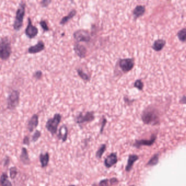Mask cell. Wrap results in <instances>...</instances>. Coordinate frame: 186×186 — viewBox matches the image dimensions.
Segmentation results:
<instances>
[{"instance_id":"1","label":"cell","mask_w":186,"mask_h":186,"mask_svg":"<svg viewBox=\"0 0 186 186\" xmlns=\"http://www.w3.org/2000/svg\"><path fill=\"white\" fill-rule=\"evenodd\" d=\"M142 119L145 124L156 125L159 122V112L155 107L150 105L144 110Z\"/></svg>"},{"instance_id":"2","label":"cell","mask_w":186,"mask_h":186,"mask_svg":"<svg viewBox=\"0 0 186 186\" xmlns=\"http://www.w3.org/2000/svg\"><path fill=\"white\" fill-rule=\"evenodd\" d=\"M26 12V3L24 1H21L16 12L15 19L13 23V28L16 31H19L23 26L24 19Z\"/></svg>"},{"instance_id":"3","label":"cell","mask_w":186,"mask_h":186,"mask_svg":"<svg viewBox=\"0 0 186 186\" xmlns=\"http://www.w3.org/2000/svg\"><path fill=\"white\" fill-rule=\"evenodd\" d=\"M12 47L9 38L4 36L1 38L0 42V57L2 61H7L12 54Z\"/></svg>"},{"instance_id":"4","label":"cell","mask_w":186,"mask_h":186,"mask_svg":"<svg viewBox=\"0 0 186 186\" xmlns=\"http://www.w3.org/2000/svg\"><path fill=\"white\" fill-rule=\"evenodd\" d=\"M62 119V116L59 113L54 115L53 118L47 120L45 127L47 131L51 133L52 135H54L57 133V128Z\"/></svg>"},{"instance_id":"5","label":"cell","mask_w":186,"mask_h":186,"mask_svg":"<svg viewBox=\"0 0 186 186\" xmlns=\"http://www.w3.org/2000/svg\"><path fill=\"white\" fill-rule=\"evenodd\" d=\"M20 102V92L17 89H13L7 98V106L9 110L15 109Z\"/></svg>"},{"instance_id":"6","label":"cell","mask_w":186,"mask_h":186,"mask_svg":"<svg viewBox=\"0 0 186 186\" xmlns=\"http://www.w3.org/2000/svg\"><path fill=\"white\" fill-rule=\"evenodd\" d=\"M77 43L89 42L91 40V36L88 30L79 29L75 31L73 35Z\"/></svg>"},{"instance_id":"7","label":"cell","mask_w":186,"mask_h":186,"mask_svg":"<svg viewBox=\"0 0 186 186\" xmlns=\"http://www.w3.org/2000/svg\"><path fill=\"white\" fill-rule=\"evenodd\" d=\"M117 63L122 72L123 73H127L133 68L135 62L134 59L127 58L120 59Z\"/></svg>"},{"instance_id":"8","label":"cell","mask_w":186,"mask_h":186,"mask_svg":"<svg viewBox=\"0 0 186 186\" xmlns=\"http://www.w3.org/2000/svg\"><path fill=\"white\" fill-rule=\"evenodd\" d=\"M94 119L95 116L94 112H87L85 114H83L82 112H80L75 117V121L77 123L80 124L86 122L93 121Z\"/></svg>"},{"instance_id":"9","label":"cell","mask_w":186,"mask_h":186,"mask_svg":"<svg viewBox=\"0 0 186 186\" xmlns=\"http://www.w3.org/2000/svg\"><path fill=\"white\" fill-rule=\"evenodd\" d=\"M28 24L25 30V34L28 38L33 39L36 37L38 34V28L33 25L31 19L28 17Z\"/></svg>"},{"instance_id":"10","label":"cell","mask_w":186,"mask_h":186,"mask_svg":"<svg viewBox=\"0 0 186 186\" xmlns=\"http://www.w3.org/2000/svg\"><path fill=\"white\" fill-rule=\"evenodd\" d=\"M73 49L76 55L80 59H84L86 56L87 50L84 45L81 44L79 43H75Z\"/></svg>"},{"instance_id":"11","label":"cell","mask_w":186,"mask_h":186,"mask_svg":"<svg viewBox=\"0 0 186 186\" xmlns=\"http://www.w3.org/2000/svg\"><path fill=\"white\" fill-rule=\"evenodd\" d=\"M45 48V43L43 40H40L37 44L31 46L28 48V52L30 54H36L43 51Z\"/></svg>"},{"instance_id":"12","label":"cell","mask_w":186,"mask_h":186,"mask_svg":"<svg viewBox=\"0 0 186 186\" xmlns=\"http://www.w3.org/2000/svg\"><path fill=\"white\" fill-rule=\"evenodd\" d=\"M156 139V137L153 135L152 136L151 138L149 140H146V139H142L140 140H137L135 142L134 144V146L136 147L137 148H139L140 147L142 146H151L152 145L154 144Z\"/></svg>"},{"instance_id":"13","label":"cell","mask_w":186,"mask_h":186,"mask_svg":"<svg viewBox=\"0 0 186 186\" xmlns=\"http://www.w3.org/2000/svg\"><path fill=\"white\" fill-rule=\"evenodd\" d=\"M118 161L116 154L112 153L109 154L104 161V165L107 168H110L116 164Z\"/></svg>"},{"instance_id":"14","label":"cell","mask_w":186,"mask_h":186,"mask_svg":"<svg viewBox=\"0 0 186 186\" xmlns=\"http://www.w3.org/2000/svg\"><path fill=\"white\" fill-rule=\"evenodd\" d=\"M39 124V117L37 114L33 115L28 122V129L30 132H32Z\"/></svg>"},{"instance_id":"15","label":"cell","mask_w":186,"mask_h":186,"mask_svg":"<svg viewBox=\"0 0 186 186\" xmlns=\"http://www.w3.org/2000/svg\"><path fill=\"white\" fill-rule=\"evenodd\" d=\"M138 159H139V156H137V154L129 155L128 161H127V164L126 166V171L127 172L131 171L133 168L134 163L138 161Z\"/></svg>"},{"instance_id":"16","label":"cell","mask_w":186,"mask_h":186,"mask_svg":"<svg viewBox=\"0 0 186 186\" xmlns=\"http://www.w3.org/2000/svg\"><path fill=\"white\" fill-rule=\"evenodd\" d=\"M77 11L75 9H73L72 10L70 11V13L68 14V15L62 17V19L60 20V25H65L67 22H68L70 20L72 19L77 15Z\"/></svg>"},{"instance_id":"17","label":"cell","mask_w":186,"mask_h":186,"mask_svg":"<svg viewBox=\"0 0 186 186\" xmlns=\"http://www.w3.org/2000/svg\"><path fill=\"white\" fill-rule=\"evenodd\" d=\"M166 44V41L163 39H159L154 41L152 46V49L156 51H159L163 49Z\"/></svg>"},{"instance_id":"18","label":"cell","mask_w":186,"mask_h":186,"mask_svg":"<svg viewBox=\"0 0 186 186\" xmlns=\"http://www.w3.org/2000/svg\"><path fill=\"white\" fill-rule=\"evenodd\" d=\"M67 135H68V129L67 126L63 124L60 127L57 137L59 139L62 140V142H65L67 140Z\"/></svg>"},{"instance_id":"19","label":"cell","mask_w":186,"mask_h":186,"mask_svg":"<svg viewBox=\"0 0 186 186\" xmlns=\"http://www.w3.org/2000/svg\"><path fill=\"white\" fill-rule=\"evenodd\" d=\"M145 12V7L144 6H137V7L134 8V10H133V15L134 16V19H137L140 17H142V15H144Z\"/></svg>"},{"instance_id":"20","label":"cell","mask_w":186,"mask_h":186,"mask_svg":"<svg viewBox=\"0 0 186 186\" xmlns=\"http://www.w3.org/2000/svg\"><path fill=\"white\" fill-rule=\"evenodd\" d=\"M20 158L21 161H22L24 164H27V165L30 164V160L28 157V150L25 147H23L22 149V151Z\"/></svg>"},{"instance_id":"21","label":"cell","mask_w":186,"mask_h":186,"mask_svg":"<svg viewBox=\"0 0 186 186\" xmlns=\"http://www.w3.org/2000/svg\"><path fill=\"white\" fill-rule=\"evenodd\" d=\"M40 161L42 168L47 167L49 161V153L46 152L45 154H41L40 156Z\"/></svg>"},{"instance_id":"22","label":"cell","mask_w":186,"mask_h":186,"mask_svg":"<svg viewBox=\"0 0 186 186\" xmlns=\"http://www.w3.org/2000/svg\"><path fill=\"white\" fill-rule=\"evenodd\" d=\"M77 74L78 76L82 78L85 82H89L90 80V77L89 75L86 73L82 68H77Z\"/></svg>"},{"instance_id":"23","label":"cell","mask_w":186,"mask_h":186,"mask_svg":"<svg viewBox=\"0 0 186 186\" xmlns=\"http://www.w3.org/2000/svg\"><path fill=\"white\" fill-rule=\"evenodd\" d=\"M177 36L180 41L182 42H186V28H184L180 30L177 33Z\"/></svg>"},{"instance_id":"24","label":"cell","mask_w":186,"mask_h":186,"mask_svg":"<svg viewBox=\"0 0 186 186\" xmlns=\"http://www.w3.org/2000/svg\"><path fill=\"white\" fill-rule=\"evenodd\" d=\"M1 182L2 186H12L9 180L8 179V175L6 173H3L1 176Z\"/></svg>"},{"instance_id":"25","label":"cell","mask_w":186,"mask_h":186,"mask_svg":"<svg viewBox=\"0 0 186 186\" xmlns=\"http://www.w3.org/2000/svg\"><path fill=\"white\" fill-rule=\"evenodd\" d=\"M159 162V155L158 154H154L151 158L149 160L148 163H147V166H153L156 165Z\"/></svg>"},{"instance_id":"26","label":"cell","mask_w":186,"mask_h":186,"mask_svg":"<svg viewBox=\"0 0 186 186\" xmlns=\"http://www.w3.org/2000/svg\"><path fill=\"white\" fill-rule=\"evenodd\" d=\"M106 148H107V146H106L105 144H103V145H102L101 146V147H99V149L98 150V151L96 152V156L97 158L101 159L102 158L103 154L104 152L106 150Z\"/></svg>"},{"instance_id":"27","label":"cell","mask_w":186,"mask_h":186,"mask_svg":"<svg viewBox=\"0 0 186 186\" xmlns=\"http://www.w3.org/2000/svg\"><path fill=\"white\" fill-rule=\"evenodd\" d=\"M39 24H40V26H41V28H42L44 32L50 31V28L48 26V25H47V22L46 21V20H41L39 22Z\"/></svg>"},{"instance_id":"28","label":"cell","mask_w":186,"mask_h":186,"mask_svg":"<svg viewBox=\"0 0 186 186\" xmlns=\"http://www.w3.org/2000/svg\"><path fill=\"white\" fill-rule=\"evenodd\" d=\"M32 77L35 79L40 80L43 78V72L40 70H38L33 73Z\"/></svg>"},{"instance_id":"29","label":"cell","mask_w":186,"mask_h":186,"mask_svg":"<svg viewBox=\"0 0 186 186\" xmlns=\"http://www.w3.org/2000/svg\"><path fill=\"white\" fill-rule=\"evenodd\" d=\"M144 86V83L141 80H137L135 81V82H134V87H136L140 91H142L143 89Z\"/></svg>"},{"instance_id":"30","label":"cell","mask_w":186,"mask_h":186,"mask_svg":"<svg viewBox=\"0 0 186 186\" xmlns=\"http://www.w3.org/2000/svg\"><path fill=\"white\" fill-rule=\"evenodd\" d=\"M10 177L12 179H14L17 176V169L15 167H12L9 170Z\"/></svg>"},{"instance_id":"31","label":"cell","mask_w":186,"mask_h":186,"mask_svg":"<svg viewBox=\"0 0 186 186\" xmlns=\"http://www.w3.org/2000/svg\"><path fill=\"white\" fill-rule=\"evenodd\" d=\"M41 136V132L39 131H36L35 133L33 134L32 137V141L33 142H36L37 141L40 137Z\"/></svg>"},{"instance_id":"32","label":"cell","mask_w":186,"mask_h":186,"mask_svg":"<svg viewBox=\"0 0 186 186\" xmlns=\"http://www.w3.org/2000/svg\"><path fill=\"white\" fill-rule=\"evenodd\" d=\"M52 2L51 0H42L40 2V5L43 8H47Z\"/></svg>"},{"instance_id":"33","label":"cell","mask_w":186,"mask_h":186,"mask_svg":"<svg viewBox=\"0 0 186 186\" xmlns=\"http://www.w3.org/2000/svg\"><path fill=\"white\" fill-rule=\"evenodd\" d=\"M107 120L106 119V118L105 117L103 116V120H102V124H101V131H100V133H101V134H102V133H103V130H104V128L105 126V124L107 123Z\"/></svg>"},{"instance_id":"34","label":"cell","mask_w":186,"mask_h":186,"mask_svg":"<svg viewBox=\"0 0 186 186\" xmlns=\"http://www.w3.org/2000/svg\"><path fill=\"white\" fill-rule=\"evenodd\" d=\"M99 186H109V180L104 179L99 182Z\"/></svg>"},{"instance_id":"35","label":"cell","mask_w":186,"mask_h":186,"mask_svg":"<svg viewBox=\"0 0 186 186\" xmlns=\"http://www.w3.org/2000/svg\"><path fill=\"white\" fill-rule=\"evenodd\" d=\"M124 101L126 104L129 105L132 104V103L134 102V100H130L128 97L125 96L124 97Z\"/></svg>"},{"instance_id":"36","label":"cell","mask_w":186,"mask_h":186,"mask_svg":"<svg viewBox=\"0 0 186 186\" xmlns=\"http://www.w3.org/2000/svg\"><path fill=\"white\" fill-rule=\"evenodd\" d=\"M30 138L28 136H26L24 139L23 140V144L24 145H29L30 144Z\"/></svg>"},{"instance_id":"37","label":"cell","mask_w":186,"mask_h":186,"mask_svg":"<svg viewBox=\"0 0 186 186\" xmlns=\"http://www.w3.org/2000/svg\"><path fill=\"white\" fill-rule=\"evenodd\" d=\"M180 103L182 104H186V96H184L180 100Z\"/></svg>"},{"instance_id":"38","label":"cell","mask_w":186,"mask_h":186,"mask_svg":"<svg viewBox=\"0 0 186 186\" xmlns=\"http://www.w3.org/2000/svg\"><path fill=\"white\" fill-rule=\"evenodd\" d=\"M109 181L112 184H116L118 182V180L116 178H112Z\"/></svg>"},{"instance_id":"39","label":"cell","mask_w":186,"mask_h":186,"mask_svg":"<svg viewBox=\"0 0 186 186\" xmlns=\"http://www.w3.org/2000/svg\"><path fill=\"white\" fill-rule=\"evenodd\" d=\"M75 186V185H70V186Z\"/></svg>"},{"instance_id":"40","label":"cell","mask_w":186,"mask_h":186,"mask_svg":"<svg viewBox=\"0 0 186 186\" xmlns=\"http://www.w3.org/2000/svg\"><path fill=\"white\" fill-rule=\"evenodd\" d=\"M131 186H134V185H131Z\"/></svg>"}]
</instances>
